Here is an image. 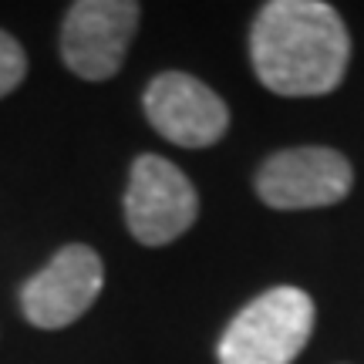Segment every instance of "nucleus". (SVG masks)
<instances>
[{
    "mask_svg": "<svg viewBox=\"0 0 364 364\" xmlns=\"http://www.w3.org/2000/svg\"><path fill=\"white\" fill-rule=\"evenodd\" d=\"M250 61L273 95L321 98L344 81L351 38L324 0H270L250 31Z\"/></svg>",
    "mask_w": 364,
    "mask_h": 364,
    "instance_id": "f257e3e1",
    "label": "nucleus"
},
{
    "mask_svg": "<svg viewBox=\"0 0 364 364\" xmlns=\"http://www.w3.org/2000/svg\"><path fill=\"white\" fill-rule=\"evenodd\" d=\"M314 334V300L300 287H273L223 331L220 364H294Z\"/></svg>",
    "mask_w": 364,
    "mask_h": 364,
    "instance_id": "f03ea898",
    "label": "nucleus"
},
{
    "mask_svg": "<svg viewBox=\"0 0 364 364\" xmlns=\"http://www.w3.org/2000/svg\"><path fill=\"white\" fill-rule=\"evenodd\" d=\"M199 216V196L189 176L162 156L145 152L132 162L125 189V223L142 247L179 240Z\"/></svg>",
    "mask_w": 364,
    "mask_h": 364,
    "instance_id": "7ed1b4c3",
    "label": "nucleus"
},
{
    "mask_svg": "<svg viewBox=\"0 0 364 364\" xmlns=\"http://www.w3.org/2000/svg\"><path fill=\"white\" fill-rule=\"evenodd\" d=\"M253 186L270 209H324L351 193L354 169L338 149L297 145L267 159L253 176Z\"/></svg>",
    "mask_w": 364,
    "mask_h": 364,
    "instance_id": "20e7f679",
    "label": "nucleus"
},
{
    "mask_svg": "<svg viewBox=\"0 0 364 364\" xmlns=\"http://www.w3.org/2000/svg\"><path fill=\"white\" fill-rule=\"evenodd\" d=\"M142 7L135 0H78L61 24V61L85 81H108L129 54Z\"/></svg>",
    "mask_w": 364,
    "mask_h": 364,
    "instance_id": "39448f33",
    "label": "nucleus"
},
{
    "mask_svg": "<svg viewBox=\"0 0 364 364\" xmlns=\"http://www.w3.org/2000/svg\"><path fill=\"white\" fill-rule=\"evenodd\" d=\"M105 287V263L85 243H68L21 287V311L41 331H61L85 317Z\"/></svg>",
    "mask_w": 364,
    "mask_h": 364,
    "instance_id": "423d86ee",
    "label": "nucleus"
},
{
    "mask_svg": "<svg viewBox=\"0 0 364 364\" xmlns=\"http://www.w3.org/2000/svg\"><path fill=\"white\" fill-rule=\"evenodd\" d=\"M142 108L152 129L179 149H209L230 129L226 102L186 71L156 75L142 95Z\"/></svg>",
    "mask_w": 364,
    "mask_h": 364,
    "instance_id": "0eeeda50",
    "label": "nucleus"
},
{
    "mask_svg": "<svg viewBox=\"0 0 364 364\" xmlns=\"http://www.w3.org/2000/svg\"><path fill=\"white\" fill-rule=\"evenodd\" d=\"M27 75V54L21 41L11 38L7 31H0V98L11 95Z\"/></svg>",
    "mask_w": 364,
    "mask_h": 364,
    "instance_id": "6e6552de",
    "label": "nucleus"
}]
</instances>
